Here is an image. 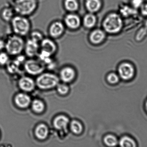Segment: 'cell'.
I'll return each mask as SVG.
<instances>
[{
    "instance_id": "obj_1",
    "label": "cell",
    "mask_w": 147,
    "mask_h": 147,
    "mask_svg": "<svg viewBox=\"0 0 147 147\" xmlns=\"http://www.w3.org/2000/svg\"><path fill=\"white\" fill-rule=\"evenodd\" d=\"M30 17L16 14L9 23L12 33L27 37L32 30V24Z\"/></svg>"
},
{
    "instance_id": "obj_2",
    "label": "cell",
    "mask_w": 147,
    "mask_h": 147,
    "mask_svg": "<svg viewBox=\"0 0 147 147\" xmlns=\"http://www.w3.org/2000/svg\"><path fill=\"white\" fill-rule=\"evenodd\" d=\"M10 4L16 14L29 17L35 13L39 7L38 0H13Z\"/></svg>"
},
{
    "instance_id": "obj_3",
    "label": "cell",
    "mask_w": 147,
    "mask_h": 147,
    "mask_svg": "<svg viewBox=\"0 0 147 147\" xmlns=\"http://www.w3.org/2000/svg\"><path fill=\"white\" fill-rule=\"evenodd\" d=\"M5 39V51L11 57H16L23 54L25 42L24 37L11 33Z\"/></svg>"
},
{
    "instance_id": "obj_4",
    "label": "cell",
    "mask_w": 147,
    "mask_h": 147,
    "mask_svg": "<svg viewBox=\"0 0 147 147\" xmlns=\"http://www.w3.org/2000/svg\"><path fill=\"white\" fill-rule=\"evenodd\" d=\"M58 50L56 40L45 36L40 43V51L37 58L43 62L47 59L54 57Z\"/></svg>"
},
{
    "instance_id": "obj_5",
    "label": "cell",
    "mask_w": 147,
    "mask_h": 147,
    "mask_svg": "<svg viewBox=\"0 0 147 147\" xmlns=\"http://www.w3.org/2000/svg\"><path fill=\"white\" fill-rule=\"evenodd\" d=\"M123 23L121 18L118 14L113 13L105 18L103 27L107 32L114 34L119 32L122 28Z\"/></svg>"
},
{
    "instance_id": "obj_6",
    "label": "cell",
    "mask_w": 147,
    "mask_h": 147,
    "mask_svg": "<svg viewBox=\"0 0 147 147\" xmlns=\"http://www.w3.org/2000/svg\"><path fill=\"white\" fill-rule=\"evenodd\" d=\"M66 29L62 20H54L50 23L47 27V36L56 40L60 39L64 35Z\"/></svg>"
},
{
    "instance_id": "obj_7",
    "label": "cell",
    "mask_w": 147,
    "mask_h": 147,
    "mask_svg": "<svg viewBox=\"0 0 147 147\" xmlns=\"http://www.w3.org/2000/svg\"><path fill=\"white\" fill-rule=\"evenodd\" d=\"M58 77L51 73H44L39 76L37 79V86L40 88H51L57 86L59 82Z\"/></svg>"
},
{
    "instance_id": "obj_8",
    "label": "cell",
    "mask_w": 147,
    "mask_h": 147,
    "mask_svg": "<svg viewBox=\"0 0 147 147\" xmlns=\"http://www.w3.org/2000/svg\"><path fill=\"white\" fill-rule=\"evenodd\" d=\"M24 67L27 73L32 75H37L42 73L45 65L38 58H27L24 63Z\"/></svg>"
},
{
    "instance_id": "obj_9",
    "label": "cell",
    "mask_w": 147,
    "mask_h": 147,
    "mask_svg": "<svg viewBox=\"0 0 147 147\" xmlns=\"http://www.w3.org/2000/svg\"><path fill=\"white\" fill-rule=\"evenodd\" d=\"M26 38L23 53L27 58H37L40 51V44Z\"/></svg>"
},
{
    "instance_id": "obj_10",
    "label": "cell",
    "mask_w": 147,
    "mask_h": 147,
    "mask_svg": "<svg viewBox=\"0 0 147 147\" xmlns=\"http://www.w3.org/2000/svg\"><path fill=\"white\" fill-rule=\"evenodd\" d=\"M62 20L66 28L71 30H76L80 25L79 17L74 13H68L63 17Z\"/></svg>"
},
{
    "instance_id": "obj_11",
    "label": "cell",
    "mask_w": 147,
    "mask_h": 147,
    "mask_svg": "<svg viewBox=\"0 0 147 147\" xmlns=\"http://www.w3.org/2000/svg\"><path fill=\"white\" fill-rule=\"evenodd\" d=\"M118 71L120 77L125 80H129L131 79L135 73L134 68L133 66L127 63L121 64Z\"/></svg>"
},
{
    "instance_id": "obj_12",
    "label": "cell",
    "mask_w": 147,
    "mask_h": 147,
    "mask_svg": "<svg viewBox=\"0 0 147 147\" xmlns=\"http://www.w3.org/2000/svg\"><path fill=\"white\" fill-rule=\"evenodd\" d=\"M16 14L14 8L9 3L4 6L1 9V18L4 22L9 24Z\"/></svg>"
},
{
    "instance_id": "obj_13",
    "label": "cell",
    "mask_w": 147,
    "mask_h": 147,
    "mask_svg": "<svg viewBox=\"0 0 147 147\" xmlns=\"http://www.w3.org/2000/svg\"><path fill=\"white\" fill-rule=\"evenodd\" d=\"M75 76L74 69L66 66L63 67L60 71V76L62 80L65 82H69L73 80Z\"/></svg>"
},
{
    "instance_id": "obj_14",
    "label": "cell",
    "mask_w": 147,
    "mask_h": 147,
    "mask_svg": "<svg viewBox=\"0 0 147 147\" xmlns=\"http://www.w3.org/2000/svg\"><path fill=\"white\" fill-rule=\"evenodd\" d=\"M15 101L16 104L21 108H26L29 105L31 99L28 95L24 93H20L16 96Z\"/></svg>"
},
{
    "instance_id": "obj_15",
    "label": "cell",
    "mask_w": 147,
    "mask_h": 147,
    "mask_svg": "<svg viewBox=\"0 0 147 147\" xmlns=\"http://www.w3.org/2000/svg\"><path fill=\"white\" fill-rule=\"evenodd\" d=\"M69 122L68 118L65 116L60 115L55 118L53 124L56 129L60 130H61V129L65 130L67 129Z\"/></svg>"
},
{
    "instance_id": "obj_16",
    "label": "cell",
    "mask_w": 147,
    "mask_h": 147,
    "mask_svg": "<svg viewBox=\"0 0 147 147\" xmlns=\"http://www.w3.org/2000/svg\"><path fill=\"white\" fill-rule=\"evenodd\" d=\"M19 84L21 88L25 91H31L35 87L34 81L28 77L22 78L20 79Z\"/></svg>"
},
{
    "instance_id": "obj_17",
    "label": "cell",
    "mask_w": 147,
    "mask_h": 147,
    "mask_svg": "<svg viewBox=\"0 0 147 147\" xmlns=\"http://www.w3.org/2000/svg\"><path fill=\"white\" fill-rule=\"evenodd\" d=\"M63 5L64 9L68 13H74L79 6L77 0H64Z\"/></svg>"
},
{
    "instance_id": "obj_18",
    "label": "cell",
    "mask_w": 147,
    "mask_h": 147,
    "mask_svg": "<svg viewBox=\"0 0 147 147\" xmlns=\"http://www.w3.org/2000/svg\"><path fill=\"white\" fill-rule=\"evenodd\" d=\"M105 37V34L103 31L96 30L93 31L90 35V40L94 44H99L103 41Z\"/></svg>"
},
{
    "instance_id": "obj_19",
    "label": "cell",
    "mask_w": 147,
    "mask_h": 147,
    "mask_svg": "<svg viewBox=\"0 0 147 147\" xmlns=\"http://www.w3.org/2000/svg\"><path fill=\"white\" fill-rule=\"evenodd\" d=\"M101 5L100 0H87L86 3V8L91 13L98 11L101 7Z\"/></svg>"
},
{
    "instance_id": "obj_20",
    "label": "cell",
    "mask_w": 147,
    "mask_h": 147,
    "mask_svg": "<svg viewBox=\"0 0 147 147\" xmlns=\"http://www.w3.org/2000/svg\"><path fill=\"white\" fill-rule=\"evenodd\" d=\"M35 132L36 136L39 139H44L48 135V128L45 125L41 124L36 128Z\"/></svg>"
},
{
    "instance_id": "obj_21",
    "label": "cell",
    "mask_w": 147,
    "mask_h": 147,
    "mask_svg": "<svg viewBox=\"0 0 147 147\" xmlns=\"http://www.w3.org/2000/svg\"><path fill=\"white\" fill-rule=\"evenodd\" d=\"M45 37L44 33L40 30L35 29L32 30L27 38L39 43Z\"/></svg>"
},
{
    "instance_id": "obj_22",
    "label": "cell",
    "mask_w": 147,
    "mask_h": 147,
    "mask_svg": "<svg viewBox=\"0 0 147 147\" xmlns=\"http://www.w3.org/2000/svg\"><path fill=\"white\" fill-rule=\"evenodd\" d=\"M96 18L93 14L89 13L86 14L83 19V24L87 28H91L94 26L96 23Z\"/></svg>"
},
{
    "instance_id": "obj_23",
    "label": "cell",
    "mask_w": 147,
    "mask_h": 147,
    "mask_svg": "<svg viewBox=\"0 0 147 147\" xmlns=\"http://www.w3.org/2000/svg\"><path fill=\"white\" fill-rule=\"evenodd\" d=\"M119 145L121 147H134L136 146V143L133 140L128 136H124L121 138L119 142Z\"/></svg>"
},
{
    "instance_id": "obj_24",
    "label": "cell",
    "mask_w": 147,
    "mask_h": 147,
    "mask_svg": "<svg viewBox=\"0 0 147 147\" xmlns=\"http://www.w3.org/2000/svg\"><path fill=\"white\" fill-rule=\"evenodd\" d=\"M70 128L72 131L76 134L81 133L83 129V127L81 124L75 120L72 121L70 123Z\"/></svg>"
},
{
    "instance_id": "obj_25",
    "label": "cell",
    "mask_w": 147,
    "mask_h": 147,
    "mask_svg": "<svg viewBox=\"0 0 147 147\" xmlns=\"http://www.w3.org/2000/svg\"><path fill=\"white\" fill-rule=\"evenodd\" d=\"M11 57L5 50L0 51V65H7L11 61Z\"/></svg>"
},
{
    "instance_id": "obj_26",
    "label": "cell",
    "mask_w": 147,
    "mask_h": 147,
    "mask_svg": "<svg viewBox=\"0 0 147 147\" xmlns=\"http://www.w3.org/2000/svg\"><path fill=\"white\" fill-rule=\"evenodd\" d=\"M104 141L105 144L109 146H115L118 144L117 138L113 135H109L105 137Z\"/></svg>"
},
{
    "instance_id": "obj_27",
    "label": "cell",
    "mask_w": 147,
    "mask_h": 147,
    "mask_svg": "<svg viewBox=\"0 0 147 147\" xmlns=\"http://www.w3.org/2000/svg\"><path fill=\"white\" fill-rule=\"evenodd\" d=\"M32 107L35 111L40 113L44 110V105L41 101L36 99L33 102Z\"/></svg>"
},
{
    "instance_id": "obj_28",
    "label": "cell",
    "mask_w": 147,
    "mask_h": 147,
    "mask_svg": "<svg viewBox=\"0 0 147 147\" xmlns=\"http://www.w3.org/2000/svg\"><path fill=\"white\" fill-rule=\"evenodd\" d=\"M107 79L109 83L113 84L117 83L119 80V76L116 74L113 73L109 74L108 76Z\"/></svg>"
},
{
    "instance_id": "obj_29",
    "label": "cell",
    "mask_w": 147,
    "mask_h": 147,
    "mask_svg": "<svg viewBox=\"0 0 147 147\" xmlns=\"http://www.w3.org/2000/svg\"><path fill=\"white\" fill-rule=\"evenodd\" d=\"M58 91L62 94H66L69 91L68 86L63 84L59 85L57 87Z\"/></svg>"
},
{
    "instance_id": "obj_30",
    "label": "cell",
    "mask_w": 147,
    "mask_h": 147,
    "mask_svg": "<svg viewBox=\"0 0 147 147\" xmlns=\"http://www.w3.org/2000/svg\"><path fill=\"white\" fill-rule=\"evenodd\" d=\"M144 0H132V3L135 8H140L144 3Z\"/></svg>"
},
{
    "instance_id": "obj_31",
    "label": "cell",
    "mask_w": 147,
    "mask_h": 147,
    "mask_svg": "<svg viewBox=\"0 0 147 147\" xmlns=\"http://www.w3.org/2000/svg\"><path fill=\"white\" fill-rule=\"evenodd\" d=\"M121 11L124 16H127L130 15L134 11L131 9L129 8V7H125L122 9Z\"/></svg>"
},
{
    "instance_id": "obj_32",
    "label": "cell",
    "mask_w": 147,
    "mask_h": 147,
    "mask_svg": "<svg viewBox=\"0 0 147 147\" xmlns=\"http://www.w3.org/2000/svg\"><path fill=\"white\" fill-rule=\"evenodd\" d=\"M140 8L142 15L147 17V3H144Z\"/></svg>"
},
{
    "instance_id": "obj_33",
    "label": "cell",
    "mask_w": 147,
    "mask_h": 147,
    "mask_svg": "<svg viewBox=\"0 0 147 147\" xmlns=\"http://www.w3.org/2000/svg\"><path fill=\"white\" fill-rule=\"evenodd\" d=\"M5 39L0 38V51L5 50Z\"/></svg>"
},
{
    "instance_id": "obj_34",
    "label": "cell",
    "mask_w": 147,
    "mask_h": 147,
    "mask_svg": "<svg viewBox=\"0 0 147 147\" xmlns=\"http://www.w3.org/2000/svg\"><path fill=\"white\" fill-rule=\"evenodd\" d=\"M145 27H146L147 29V18L145 21Z\"/></svg>"
},
{
    "instance_id": "obj_35",
    "label": "cell",
    "mask_w": 147,
    "mask_h": 147,
    "mask_svg": "<svg viewBox=\"0 0 147 147\" xmlns=\"http://www.w3.org/2000/svg\"><path fill=\"white\" fill-rule=\"evenodd\" d=\"M145 107H146V109L147 111V100L146 102V104H145Z\"/></svg>"
}]
</instances>
